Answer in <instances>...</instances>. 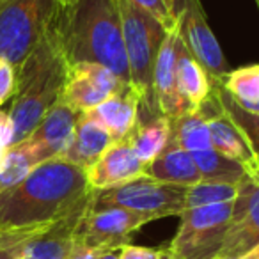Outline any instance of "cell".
<instances>
[{
    "label": "cell",
    "instance_id": "1",
    "mask_svg": "<svg viewBox=\"0 0 259 259\" xmlns=\"http://www.w3.org/2000/svg\"><path fill=\"white\" fill-rule=\"evenodd\" d=\"M91 192L83 169L55 158L0 192V231L43 229L68 215Z\"/></svg>",
    "mask_w": 259,
    "mask_h": 259
},
{
    "label": "cell",
    "instance_id": "2",
    "mask_svg": "<svg viewBox=\"0 0 259 259\" xmlns=\"http://www.w3.org/2000/svg\"><path fill=\"white\" fill-rule=\"evenodd\" d=\"M52 27L69 64H100L130 83L117 0H78L57 8Z\"/></svg>",
    "mask_w": 259,
    "mask_h": 259
},
{
    "label": "cell",
    "instance_id": "3",
    "mask_svg": "<svg viewBox=\"0 0 259 259\" xmlns=\"http://www.w3.org/2000/svg\"><path fill=\"white\" fill-rule=\"evenodd\" d=\"M68 69L69 62L50 25L36 48L16 68V87L8 110L15 126V144L29 137L47 112L61 101Z\"/></svg>",
    "mask_w": 259,
    "mask_h": 259
},
{
    "label": "cell",
    "instance_id": "4",
    "mask_svg": "<svg viewBox=\"0 0 259 259\" xmlns=\"http://www.w3.org/2000/svg\"><path fill=\"white\" fill-rule=\"evenodd\" d=\"M122 23L126 61L130 71V85L141 101L139 119H151L162 115L158 110L153 89L155 66L158 52L165 39V29L151 15L130 4L128 0H117Z\"/></svg>",
    "mask_w": 259,
    "mask_h": 259
},
{
    "label": "cell",
    "instance_id": "5",
    "mask_svg": "<svg viewBox=\"0 0 259 259\" xmlns=\"http://www.w3.org/2000/svg\"><path fill=\"white\" fill-rule=\"evenodd\" d=\"M55 0H0V59L18 68L50 29Z\"/></svg>",
    "mask_w": 259,
    "mask_h": 259
},
{
    "label": "cell",
    "instance_id": "6",
    "mask_svg": "<svg viewBox=\"0 0 259 259\" xmlns=\"http://www.w3.org/2000/svg\"><path fill=\"white\" fill-rule=\"evenodd\" d=\"M187 192L188 187L163 183L144 174L119 187L93 190V206L124 208L158 220L165 217H180L185 211Z\"/></svg>",
    "mask_w": 259,
    "mask_h": 259
},
{
    "label": "cell",
    "instance_id": "7",
    "mask_svg": "<svg viewBox=\"0 0 259 259\" xmlns=\"http://www.w3.org/2000/svg\"><path fill=\"white\" fill-rule=\"evenodd\" d=\"M233 202L188 208L167 248L180 259H213L220 254L231 222Z\"/></svg>",
    "mask_w": 259,
    "mask_h": 259
},
{
    "label": "cell",
    "instance_id": "8",
    "mask_svg": "<svg viewBox=\"0 0 259 259\" xmlns=\"http://www.w3.org/2000/svg\"><path fill=\"white\" fill-rule=\"evenodd\" d=\"M153 220V217L124 208H96L91 204L80 222L76 240L100 252L119 250L130 243L135 231Z\"/></svg>",
    "mask_w": 259,
    "mask_h": 259
},
{
    "label": "cell",
    "instance_id": "9",
    "mask_svg": "<svg viewBox=\"0 0 259 259\" xmlns=\"http://www.w3.org/2000/svg\"><path fill=\"white\" fill-rule=\"evenodd\" d=\"M178 16V34L185 47L202 64L211 80H219L229 71L219 39L206 20L201 0H172Z\"/></svg>",
    "mask_w": 259,
    "mask_h": 259
},
{
    "label": "cell",
    "instance_id": "10",
    "mask_svg": "<svg viewBox=\"0 0 259 259\" xmlns=\"http://www.w3.org/2000/svg\"><path fill=\"white\" fill-rule=\"evenodd\" d=\"M255 245H259V180L245 174L238 183L231 222L219 255L240 259Z\"/></svg>",
    "mask_w": 259,
    "mask_h": 259
},
{
    "label": "cell",
    "instance_id": "11",
    "mask_svg": "<svg viewBox=\"0 0 259 259\" xmlns=\"http://www.w3.org/2000/svg\"><path fill=\"white\" fill-rule=\"evenodd\" d=\"M126 85L130 83H124L117 75L103 66L76 62L69 64L61 101L80 114H87Z\"/></svg>",
    "mask_w": 259,
    "mask_h": 259
},
{
    "label": "cell",
    "instance_id": "12",
    "mask_svg": "<svg viewBox=\"0 0 259 259\" xmlns=\"http://www.w3.org/2000/svg\"><path fill=\"white\" fill-rule=\"evenodd\" d=\"M202 108H204L206 117H208L211 148L233 162L240 163L247 172V176L259 178V162L250 142L240 130V126L222 108L213 91L209 100L202 105Z\"/></svg>",
    "mask_w": 259,
    "mask_h": 259
},
{
    "label": "cell",
    "instance_id": "13",
    "mask_svg": "<svg viewBox=\"0 0 259 259\" xmlns=\"http://www.w3.org/2000/svg\"><path fill=\"white\" fill-rule=\"evenodd\" d=\"M93 204V190L62 219L34 234L23 248L25 259H68L76 241L80 222Z\"/></svg>",
    "mask_w": 259,
    "mask_h": 259
},
{
    "label": "cell",
    "instance_id": "14",
    "mask_svg": "<svg viewBox=\"0 0 259 259\" xmlns=\"http://www.w3.org/2000/svg\"><path fill=\"white\" fill-rule=\"evenodd\" d=\"M91 190H107L144 176L146 165L141 162L128 141L114 142L85 170Z\"/></svg>",
    "mask_w": 259,
    "mask_h": 259
},
{
    "label": "cell",
    "instance_id": "15",
    "mask_svg": "<svg viewBox=\"0 0 259 259\" xmlns=\"http://www.w3.org/2000/svg\"><path fill=\"white\" fill-rule=\"evenodd\" d=\"M78 117L80 112L66 105L64 101H59L47 112V115L41 119L32 134L27 137L37 146L45 162L61 158L71 142Z\"/></svg>",
    "mask_w": 259,
    "mask_h": 259
},
{
    "label": "cell",
    "instance_id": "16",
    "mask_svg": "<svg viewBox=\"0 0 259 259\" xmlns=\"http://www.w3.org/2000/svg\"><path fill=\"white\" fill-rule=\"evenodd\" d=\"M176 41H178V29L165 34V39H163L162 47H160L158 59H156L155 78H153V89H155L158 110L160 114L169 119H174L178 115L192 112L187 107V103L183 101L180 91H178L176 69H174Z\"/></svg>",
    "mask_w": 259,
    "mask_h": 259
},
{
    "label": "cell",
    "instance_id": "17",
    "mask_svg": "<svg viewBox=\"0 0 259 259\" xmlns=\"http://www.w3.org/2000/svg\"><path fill=\"white\" fill-rule=\"evenodd\" d=\"M89 114L110 134L112 141L122 142L128 141L130 134L137 126L141 101L132 85H126L101 105H98Z\"/></svg>",
    "mask_w": 259,
    "mask_h": 259
},
{
    "label": "cell",
    "instance_id": "18",
    "mask_svg": "<svg viewBox=\"0 0 259 259\" xmlns=\"http://www.w3.org/2000/svg\"><path fill=\"white\" fill-rule=\"evenodd\" d=\"M114 144L110 134L87 112L80 114L69 146L62 153L61 160L87 170L110 146Z\"/></svg>",
    "mask_w": 259,
    "mask_h": 259
},
{
    "label": "cell",
    "instance_id": "19",
    "mask_svg": "<svg viewBox=\"0 0 259 259\" xmlns=\"http://www.w3.org/2000/svg\"><path fill=\"white\" fill-rule=\"evenodd\" d=\"M176 82L181 98L190 110H199L209 100L213 91V80L202 64L188 52L185 43L178 34L176 41Z\"/></svg>",
    "mask_w": 259,
    "mask_h": 259
},
{
    "label": "cell",
    "instance_id": "20",
    "mask_svg": "<svg viewBox=\"0 0 259 259\" xmlns=\"http://www.w3.org/2000/svg\"><path fill=\"white\" fill-rule=\"evenodd\" d=\"M146 176L181 187H192L202 181L192 153L178 148L172 142H169L167 148L146 167Z\"/></svg>",
    "mask_w": 259,
    "mask_h": 259
},
{
    "label": "cell",
    "instance_id": "21",
    "mask_svg": "<svg viewBox=\"0 0 259 259\" xmlns=\"http://www.w3.org/2000/svg\"><path fill=\"white\" fill-rule=\"evenodd\" d=\"M170 141V119L156 115L151 119H139L137 126L130 134L128 144L146 167L167 148Z\"/></svg>",
    "mask_w": 259,
    "mask_h": 259
},
{
    "label": "cell",
    "instance_id": "22",
    "mask_svg": "<svg viewBox=\"0 0 259 259\" xmlns=\"http://www.w3.org/2000/svg\"><path fill=\"white\" fill-rule=\"evenodd\" d=\"M217 82L222 91L241 108L252 115H259V64L229 69Z\"/></svg>",
    "mask_w": 259,
    "mask_h": 259
},
{
    "label": "cell",
    "instance_id": "23",
    "mask_svg": "<svg viewBox=\"0 0 259 259\" xmlns=\"http://www.w3.org/2000/svg\"><path fill=\"white\" fill-rule=\"evenodd\" d=\"M174 146L188 153L204 151L211 148L209 126L204 108L187 112L183 115L170 119V141Z\"/></svg>",
    "mask_w": 259,
    "mask_h": 259
},
{
    "label": "cell",
    "instance_id": "24",
    "mask_svg": "<svg viewBox=\"0 0 259 259\" xmlns=\"http://www.w3.org/2000/svg\"><path fill=\"white\" fill-rule=\"evenodd\" d=\"M41 163H45L43 156L37 146L29 139L13 144L6 153L4 165L0 169V192L18 185Z\"/></svg>",
    "mask_w": 259,
    "mask_h": 259
},
{
    "label": "cell",
    "instance_id": "25",
    "mask_svg": "<svg viewBox=\"0 0 259 259\" xmlns=\"http://www.w3.org/2000/svg\"><path fill=\"white\" fill-rule=\"evenodd\" d=\"M195 160L201 178L204 181H222V183H240V180L245 176V169L240 163L233 162L227 156L217 153L213 148L204 151L192 153Z\"/></svg>",
    "mask_w": 259,
    "mask_h": 259
},
{
    "label": "cell",
    "instance_id": "26",
    "mask_svg": "<svg viewBox=\"0 0 259 259\" xmlns=\"http://www.w3.org/2000/svg\"><path fill=\"white\" fill-rule=\"evenodd\" d=\"M238 194V183H222V181H199L197 185L188 187L185 209L199 206L222 204L233 202Z\"/></svg>",
    "mask_w": 259,
    "mask_h": 259
},
{
    "label": "cell",
    "instance_id": "27",
    "mask_svg": "<svg viewBox=\"0 0 259 259\" xmlns=\"http://www.w3.org/2000/svg\"><path fill=\"white\" fill-rule=\"evenodd\" d=\"M213 94H215V98L219 100V103L222 105L224 110L229 114V117L240 126V130L245 134V137L248 139V142H250L252 149H254L255 156H257V162H259V115H252V114H248V112L241 110V108L224 93L222 87L217 82H213ZM255 180H259V178H255Z\"/></svg>",
    "mask_w": 259,
    "mask_h": 259
},
{
    "label": "cell",
    "instance_id": "28",
    "mask_svg": "<svg viewBox=\"0 0 259 259\" xmlns=\"http://www.w3.org/2000/svg\"><path fill=\"white\" fill-rule=\"evenodd\" d=\"M128 2L151 15L165 29V32H172L178 29V16L174 13L172 0H128Z\"/></svg>",
    "mask_w": 259,
    "mask_h": 259
},
{
    "label": "cell",
    "instance_id": "29",
    "mask_svg": "<svg viewBox=\"0 0 259 259\" xmlns=\"http://www.w3.org/2000/svg\"><path fill=\"white\" fill-rule=\"evenodd\" d=\"M39 231L41 229L0 231V259H18L20 255L23 254L25 243L34 236V234L39 233Z\"/></svg>",
    "mask_w": 259,
    "mask_h": 259
},
{
    "label": "cell",
    "instance_id": "30",
    "mask_svg": "<svg viewBox=\"0 0 259 259\" xmlns=\"http://www.w3.org/2000/svg\"><path fill=\"white\" fill-rule=\"evenodd\" d=\"M16 68L6 59H0V108L4 107L15 94Z\"/></svg>",
    "mask_w": 259,
    "mask_h": 259
},
{
    "label": "cell",
    "instance_id": "31",
    "mask_svg": "<svg viewBox=\"0 0 259 259\" xmlns=\"http://www.w3.org/2000/svg\"><path fill=\"white\" fill-rule=\"evenodd\" d=\"M15 144V126L9 117V112L0 108V169L4 165L6 153Z\"/></svg>",
    "mask_w": 259,
    "mask_h": 259
},
{
    "label": "cell",
    "instance_id": "32",
    "mask_svg": "<svg viewBox=\"0 0 259 259\" xmlns=\"http://www.w3.org/2000/svg\"><path fill=\"white\" fill-rule=\"evenodd\" d=\"M162 248L139 247V245L126 243L119 248V259H158Z\"/></svg>",
    "mask_w": 259,
    "mask_h": 259
},
{
    "label": "cell",
    "instance_id": "33",
    "mask_svg": "<svg viewBox=\"0 0 259 259\" xmlns=\"http://www.w3.org/2000/svg\"><path fill=\"white\" fill-rule=\"evenodd\" d=\"M101 254H103V252L96 250V248L87 247V245L80 243V241L76 240L75 245H73V248H71V252H69L68 259H100Z\"/></svg>",
    "mask_w": 259,
    "mask_h": 259
},
{
    "label": "cell",
    "instance_id": "34",
    "mask_svg": "<svg viewBox=\"0 0 259 259\" xmlns=\"http://www.w3.org/2000/svg\"><path fill=\"white\" fill-rule=\"evenodd\" d=\"M240 259H259V245H255L252 250H248L245 255H241Z\"/></svg>",
    "mask_w": 259,
    "mask_h": 259
},
{
    "label": "cell",
    "instance_id": "35",
    "mask_svg": "<svg viewBox=\"0 0 259 259\" xmlns=\"http://www.w3.org/2000/svg\"><path fill=\"white\" fill-rule=\"evenodd\" d=\"M100 259H119V250H108L100 255Z\"/></svg>",
    "mask_w": 259,
    "mask_h": 259
},
{
    "label": "cell",
    "instance_id": "36",
    "mask_svg": "<svg viewBox=\"0 0 259 259\" xmlns=\"http://www.w3.org/2000/svg\"><path fill=\"white\" fill-rule=\"evenodd\" d=\"M158 259H180L178 255H174L169 248H162V254H160Z\"/></svg>",
    "mask_w": 259,
    "mask_h": 259
},
{
    "label": "cell",
    "instance_id": "37",
    "mask_svg": "<svg viewBox=\"0 0 259 259\" xmlns=\"http://www.w3.org/2000/svg\"><path fill=\"white\" fill-rule=\"evenodd\" d=\"M78 0H55V4H57V8H69V6L76 4Z\"/></svg>",
    "mask_w": 259,
    "mask_h": 259
},
{
    "label": "cell",
    "instance_id": "38",
    "mask_svg": "<svg viewBox=\"0 0 259 259\" xmlns=\"http://www.w3.org/2000/svg\"><path fill=\"white\" fill-rule=\"evenodd\" d=\"M213 259H234V257H222V255H217V257H213Z\"/></svg>",
    "mask_w": 259,
    "mask_h": 259
},
{
    "label": "cell",
    "instance_id": "39",
    "mask_svg": "<svg viewBox=\"0 0 259 259\" xmlns=\"http://www.w3.org/2000/svg\"><path fill=\"white\" fill-rule=\"evenodd\" d=\"M255 4H257V8H259V0H255Z\"/></svg>",
    "mask_w": 259,
    "mask_h": 259
},
{
    "label": "cell",
    "instance_id": "40",
    "mask_svg": "<svg viewBox=\"0 0 259 259\" xmlns=\"http://www.w3.org/2000/svg\"><path fill=\"white\" fill-rule=\"evenodd\" d=\"M18 259H25V257H23V255H20V257Z\"/></svg>",
    "mask_w": 259,
    "mask_h": 259
}]
</instances>
